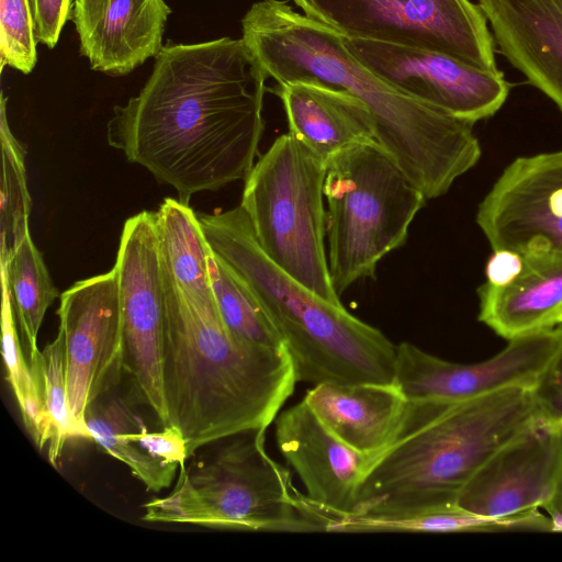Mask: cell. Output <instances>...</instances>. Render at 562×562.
Here are the masks:
<instances>
[{
    "label": "cell",
    "instance_id": "1",
    "mask_svg": "<svg viewBox=\"0 0 562 562\" xmlns=\"http://www.w3.org/2000/svg\"><path fill=\"white\" fill-rule=\"evenodd\" d=\"M267 78L241 38L169 43L139 93L114 106L108 144L189 205L193 194L250 172L265 128Z\"/></svg>",
    "mask_w": 562,
    "mask_h": 562
},
{
    "label": "cell",
    "instance_id": "2",
    "mask_svg": "<svg viewBox=\"0 0 562 562\" xmlns=\"http://www.w3.org/2000/svg\"><path fill=\"white\" fill-rule=\"evenodd\" d=\"M241 40L278 85L345 91L370 111L378 142L427 200L443 195L479 161L473 124L390 86L364 67L340 34L285 1L261 0L241 20Z\"/></svg>",
    "mask_w": 562,
    "mask_h": 562
},
{
    "label": "cell",
    "instance_id": "3",
    "mask_svg": "<svg viewBox=\"0 0 562 562\" xmlns=\"http://www.w3.org/2000/svg\"><path fill=\"white\" fill-rule=\"evenodd\" d=\"M162 273L167 426L182 431L189 457L232 435L267 429L297 383L285 347L238 339L224 324L217 304L191 302L164 269Z\"/></svg>",
    "mask_w": 562,
    "mask_h": 562
},
{
    "label": "cell",
    "instance_id": "4",
    "mask_svg": "<svg viewBox=\"0 0 562 562\" xmlns=\"http://www.w3.org/2000/svg\"><path fill=\"white\" fill-rule=\"evenodd\" d=\"M540 415L535 387L522 385L461 402L408 401L396 439L368 471L350 514L457 506L473 474Z\"/></svg>",
    "mask_w": 562,
    "mask_h": 562
},
{
    "label": "cell",
    "instance_id": "5",
    "mask_svg": "<svg viewBox=\"0 0 562 562\" xmlns=\"http://www.w3.org/2000/svg\"><path fill=\"white\" fill-rule=\"evenodd\" d=\"M198 218L211 252L248 286L279 333L297 382L394 383L396 345L273 263L240 205Z\"/></svg>",
    "mask_w": 562,
    "mask_h": 562
},
{
    "label": "cell",
    "instance_id": "6",
    "mask_svg": "<svg viewBox=\"0 0 562 562\" xmlns=\"http://www.w3.org/2000/svg\"><path fill=\"white\" fill-rule=\"evenodd\" d=\"M266 432L223 438L180 467L172 491L146 502L142 519L243 531H327V509L299 492L290 471L268 454Z\"/></svg>",
    "mask_w": 562,
    "mask_h": 562
},
{
    "label": "cell",
    "instance_id": "7",
    "mask_svg": "<svg viewBox=\"0 0 562 562\" xmlns=\"http://www.w3.org/2000/svg\"><path fill=\"white\" fill-rule=\"evenodd\" d=\"M324 196L328 269L339 296L355 282L374 278L379 261L406 243L427 200L378 140L328 158Z\"/></svg>",
    "mask_w": 562,
    "mask_h": 562
},
{
    "label": "cell",
    "instance_id": "8",
    "mask_svg": "<svg viewBox=\"0 0 562 562\" xmlns=\"http://www.w3.org/2000/svg\"><path fill=\"white\" fill-rule=\"evenodd\" d=\"M326 165L290 132L282 134L246 177L240 206L273 263L317 296L341 305L325 249Z\"/></svg>",
    "mask_w": 562,
    "mask_h": 562
},
{
    "label": "cell",
    "instance_id": "9",
    "mask_svg": "<svg viewBox=\"0 0 562 562\" xmlns=\"http://www.w3.org/2000/svg\"><path fill=\"white\" fill-rule=\"evenodd\" d=\"M293 1L304 15L344 37L417 47L499 71L488 22L470 0Z\"/></svg>",
    "mask_w": 562,
    "mask_h": 562
},
{
    "label": "cell",
    "instance_id": "10",
    "mask_svg": "<svg viewBox=\"0 0 562 562\" xmlns=\"http://www.w3.org/2000/svg\"><path fill=\"white\" fill-rule=\"evenodd\" d=\"M113 268L120 288L124 373L135 398L166 427L165 288L154 212L143 211L125 221Z\"/></svg>",
    "mask_w": 562,
    "mask_h": 562
},
{
    "label": "cell",
    "instance_id": "11",
    "mask_svg": "<svg viewBox=\"0 0 562 562\" xmlns=\"http://www.w3.org/2000/svg\"><path fill=\"white\" fill-rule=\"evenodd\" d=\"M57 315L65 339L69 413L82 439L90 440L86 411L112 391L124 373L116 270L74 283L60 294Z\"/></svg>",
    "mask_w": 562,
    "mask_h": 562
},
{
    "label": "cell",
    "instance_id": "12",
    "mask_svg": "<svg viewBox=\"0 0 562 562\" xmlns=\"http://www.w3.org/2000/svg\"><path fill=\"white\" fill-rule=\"evenodd\" d=\"M342 38L348 50L383 81L458 119L475 123L490 117L508 97L509 85L501 71L417 47Z\"/></svg>",
    "mask_w": 562,
    "mask_h": 562
},
{
    "label": "cell",
    "instance_id": "13",
    "mask_svg": "<svg viewBox=\"0 0 562 562\" xmlns=\"http://www.w3.org/2000/svg\"><path fill=\"white\" fill-rule=\"evenodd\" d=\"M562 342L560 326L509 340L491 359L451 362L403 341L396 345L394 384L408 401L461 402L504 387H535Z\"/></svg>",
    "mask_w": 562,
    "mask_h": 562
},
{
    "label": "cell",
    "instance_id": "14",
    "mask_svg": "<svg viewBox=\"0 0 562 562\" xmlns=\"http://www.w3.org/2000/svg\"><path fill=\"white\" fill-rule=\"evenodd\" d=\"M476 223L493 250L562 257V150L512 161L480 203Z\"/></svg>",
    "mask_w": 562,
    "mask_h": 562
},
{
    "label": "cell",
    "instance_id": "15",
    "mask_svg": "<svg viewBox=\"0 0 562 562\" xmlns=\"http://www.w3.org/2000/svg\"><path fill=\"white\" fill-rule=\"evenodd\" d=\"M562 476V430L540 415L495 451L467 482L457 506L504 517L543 507Z\"/></svg>",
    "mask_w": 562,
    "mask_h": 562
},
{
    "label": "cell",
    "instance_id": "16",
    "mask_svg": "<svg viewBox=\"0 0 562 562\" xmlns=\"http://www.w3.org/2000/svg\"><path fill=\"white\" fill-rule=\"evenodd\" d=\"M274 424L277 446L302 481L305 495L330 510L333 519L350 514L364 476L381 453H362L342 442L304 400L280 413Z\"/></svg>",
    "mask_w": 562,
    "mask_h": 562
},
{
    "label": "cell",
    "instance_id": "17",
    "mask_svg": "<svg viewBox=\"0 0 562 562\" xmlns=\"http://www.w3.org/2000/svg\"><path fill=\"white\" fill-rule=\"evenodd\" d=\"M164 0H74L71 20L91 69L125 76L162 48Z\"/></svg>",
    "mask_w": 562,
    "mask_h": 562
},
{
    "label": "cell",
    "instance_id": "18",
    "mask_svg": "<svg viewBox=\"0 0 562 562\" xmlns=\"http://www.w3.org/2000/svg\"><path fill=\"white\" fill-rule=\"evenodd\" d=\"M501 54L562 112V0H479Z\"/></svg>",
    "mask_w": 562,
    "mask_h": 562
},
{
    "label": "cell",
    "instance_id": "19",
    "mask_svg": "<svg viewBox=\"0 0 562 562\" xmlns=\"http://www.w3.org/2000/svg\"><path fill=\"white\" fill-rule=\"evenodd\" d=\"M85 424L90 440L123 462L148 492L169 487L189 458L187 440L177 426L150 431L131 405L117 396L102 397L90 405Z\"/></svg>",
    "mask_w": 562,
    "mask_h": 562
},
{
    "label": "cell",
    "instance_id": "20",
    "mask_svg": "<svg viewBox=\"0 0 562 562\" xmlns=\"http://www.w3.org/2000/svg\"><path fill=\"white\" fill-rule=\"evenodd\" d=\"M303 400L337 438L369 454L382 453L392 445L408 405L394 383L326 382L313 385Z\"/></svg>",
    "mask_w": 562,
    "mask_h": 562
},
{
    "label": "cell",
    "instance_id": "21",
    "mask_svg": "<svg viewBox=\"0 0 562 562\" xmlns=\"http://www.w3.org/2000/svg\"><path fill=\"white\" fill-rule=\"evenodd\" d=\"M289 132L326 161L358 143L378 140L374 120L358 98L308 82L279 85Z\"/></svg>",
    "mask_w": 562,
    "mask_h": 562
},
{
    "label": "cell",
    "instance_id": "22",
    "mask_svg": "<svg viewBox=\"0 0 562 562\" xmlns=\"http://www.w3.org/2000/svg\"><path fill=\"white\" fill-rule=\"evenodd\" d=\"M524 258V269L512 282H485L477 289L479 321L507 340L557 326L562 312V257Z\"/></svg>",
    "mask_w": 562,
    "mask_h": 562
},
{
    "label": "cell",
    "instance_id": "23",
    "mask_svg": "<svg viewBox=\"0 0 562 562\" xmlns=\"http://www.w3.org/2000/svg\"><path fill=\"white\" fill-rule=\"evenodd\" d=\"M162 269L191 302L216 305L209 258L211 249L198 214L179 200L166 198L154 212Z\"/></svg>",
    "mask_w": 562,
    "mask_h": 562
},
{
    "label": "cell",
    "instance_id": "24",
    "mask_svg": "<svg viewBox=\"0 0 562 562\" xmlns=\"http://www.w3.org/2000/svg\"><path fill=\"white\" fill-rule=\"evenodd\" d=\"M1 266V278L5 280L19 325L22 342L27 348L29 361L38 366L42 351L37 336L47 308L58 296L43 254L27 233L5 263Z\"/></svg>",
    "mask_w": 562,
    "mask_h": 562
},
{
    "label": "cell",
    "instance_id": "25",
    "mask_svg": "<svg viewBox=\"0 0 562 562\" xmlns=\"http://www.w3.org/2000/svg\"><path fill=\"white\" fill-rule=\"evenodd\" d=\"M2 357L9 382L26 430L40 450L46 447V426L42 398V368L35 371L26 361L18 333L15 314L9 286L1 278Z\"/></svg>",
    "mask_w": 562,
    "mask_h": 562
},
{
    "label": "cell",
    "instance_id": "26",
    "mask_svg": "<svg viewBox=\"0 0 562 562\" xmlns=\"http://www.w3.org/2000/svg\"><path fill=\"white\" fill-rule=\"evenodd\" d=\"M209 269L217 307L228 330L251 345L284 347L279 333L248 286L212 252Z\"/></svg>",
    "mask_w": 562,
    "mask_h": 562
},
{
    "label": "cell",
    "instance_id": "27",
    "mask_svg": "<svg viewBox=\"0 0 562 562\" xmlns=\"http://www.w3.org/2000/svg\"><path fill=\"white\" fill-rule=\"evenodd\" d=\"M1 98L2 175L0 195L1 260L5 263L29 232L31 196L26 184L25 147L12 134Z\"/></svg>",
    "mask_w": 562,
    "mask_h": 562
},
{
    "label": "cell",
    "instance_id": "28",
    "mask_svg": "<svg viewBox=\"0 0 562 562\" xmlns=\"http://www.w3.org/2000/svg\"><path fill=\"white\" fill-rule=\"evenodd\" d=\"M491 520L458 506L401 515L346 514L337 516L328 531L338 532H484Z\"/></svg>",
    "mask_w": 562,
    "mask_h": 562
},
{
    "label": "cell",
    "instance_id": "29",
    "mask_svg": "<svg viewBox=\"0 0 562 562\" xmlns=\"http://www.w3.org/2000/svg\"><path fill=\"white\" fill-rule=\"evenodd\" d=\"M41 368L47 458L56 467L65 443L69 439H82L68 408L65 339L59 327L55 339L42 350Z\"/></svg>",
    "mask_w": 562,
    "mask_h": 562
},
{
    "label": "cell",
    "instance_id": "30",
    "mask_svg": "<svg viewBox=\"0 0 562 562\" xmlns=\"http://www.w3.org/2000/svg\"><path fill=\"white\" fill-rule=\"evenodd\" d=\"M1 66L30 74L37 60L34 24L29 0H0Z\"/></svg>",
    "mask_w": 562,
    "mask_h": 562
},
{
    "label": "cell",
    "instance_id": "31",
    "mask_svg": "<svg viewBox=\"0 0 562 562\" xmlns=\"http://www.w3.org/2000/svg\"><path fill=\"white\" fill-rule=\"evenodd\" d=\"M37 42L54 48L67 20L71 19V0H29Z\"/></svg>",
    "mask_w": 562,
    "mask_h": 562
},
{
    "label": "cell",
    "instance_id": "32",
    "mask_svg": "<svg viewBox=\"0 0 562 562\" xmlns=\"http://www.w3.org/2000/svg\"><path fill=\"white\" fill-rule=\"evenodd\" d=\"M562 331V324L558 325ZM535 395L542 414L552 422L562 418V342L535 386Z\"/></svg>",
    "mask_w": 562,
    "mask_h": 562
},
{
    "label": "cell",
    "instance_id": "33",
    "mask_svg": "<svg viewBox=\"0 0 562 562\" xmlns=\"http://www.w3.org/2000/svg\"><path fill=\"white\" fill-rule=\"evenodd\" d=\"M525 258L509 249L493 250L485 268L486 283L503 286L512 282L522 271Z\"/></svg>",
    "mask_w": 562,
    "mask_h": 562
},
{
    "label": "cell",
    "instance_id": "34",
    "mask_svg": "<svg viewBox=\"0 0 562 562\" xmlns=\"http://www.w3.org/2000/svg\"><path fill=\"white\" fill-rule=\"evenodd\" d=\"M543 508L549 515L548 517L551 521L552 531H562V476L560 477L552 496L544 504Z\"/></svg>",
    "mask_w": 562,
    "mask_h": 562
},
{
    "label": "cell",
    "instance_id": "35",
    "mask_svg": "<svg viewBox=\"0 0 562 562\" xmlns=\"http://www.w3.org/2000/svg\"><path fill=\"white\" fill-rule=\"evenodd\" d=\"M562 324V312L559 314L558 318H557V325H560Z\"/></svg>",
    "mask_w": 562,
    "mask_h": 562
},
{
    "label": "cell",
    "instance_id": "36",
    "mask_svg": "<svg viewBox=\"0 0 562 562\" xmlns=\"http://www.w3.org/2000/svg\"><path fill=\"white\" fill-rule=\"evenodd\" d=\"M555 423L558 424L559 428L562 430V418H561V419H559V420H558V422H555Z\"/></svg>",
    "mask_w": 562,
    "mask_h": 562
}]
</instances>
